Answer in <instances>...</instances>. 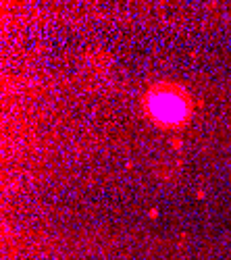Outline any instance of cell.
Here are the masks:
<instances>
[{
	"label": "cell",
	"instance_id": "1",
	"mask_svg": "<svg viewBox=\"0 0 231 260\" xmlns=\"http://www.w3.org/2000/svg\"><path fill=\"white\" fill-rule=\"evenodd\" d=\"M146 115L163 127H179L191 117V106L185 92L175 85L150 88L144 98Z\"/></svg>",
	"mask_w": 231,
	"mask_h": 260
}]
</instances>
